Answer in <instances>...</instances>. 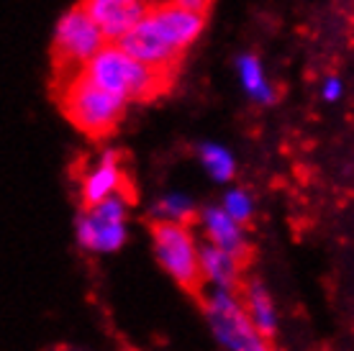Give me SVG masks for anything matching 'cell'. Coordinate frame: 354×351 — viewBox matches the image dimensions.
Listing matches in <instances>:
<instances>
[{"label":"cell","mask_w":354,"mask_h":351,"mask_svg":"<svg viewBox=\"0 0 354 351\" xmlns=\"http://www.w3.org/2000/svg\"><path fill=\"white\" fill-rule=\"evenodd\" d=\"M54 103L67 121L82 131L88 139H108L121 126L126 115L124 97L108 93L85 75V70L72 72L52 82Z\"/></svg>","instance_id":"1"},{"label":"cell","mask_w":354,"mask_h":351,"mask_svg":"<svg viewBox=\"0 0 354 351\" xmlns=\"http://www.w3.org/2000/svg\"><path fill=\"white\" fill-rule=\"evenodd\" d=\"M85 75L108 93L124 97L126 103H154L175 88L180 72L157 70L149 64L131 59L126 52H121L115 44H106L103 52H97L85 64Z\"/></svg>","instance_id":"2"},{"label":"cell","mask_w":354,"mask_h":351,"mask_svg":"<svg viewBox=\"0 0 354 351\" xmlns=\"http://www.w3.org/2000/svg\"><path fill=\"white\" fill-rule=\"evenodd\" d=\"M108 44V39L103 31L97 28V23L90 18L80 0L67 8L59 16L57 26H54V39H52V82L62 79L72 72L85 70L97 52H103V46Z\"/></svg>","instance_id":"3"},{"label":"cell","mask_w":354,"mask_h":351,"mask_svg":"<svg viewBox=\"0 0 354 351\" xmlns=\"http://www.w3.org/2000/svg\"><path fill=\"white\" fill-rule=\"evenodd\" d=\"M203 316L226 351H272V341L257 331L244 300L234 290L211 287L203 295Z\"/></svg>","instance_id":"4"},{"label":"cell","mask_w":354,"mask_h":351,"mask_svg":"<svg viewBox=\"0 0 354 351\" xmlns=\"http://www.w3.org/2000/svg\"><path fill=\"white\" fill-rule=\"evenodd\" d=\"M151 246L154 256L165 272L190 292L203 290V269H201V246L195 244V236L190 234L185 223L175 220H149Z\"/></svg>","instance_id":"5"},{"label":"cell","mask_w":354,"mask_h":351,"mask_svg":"<svg viewBox=\"0 0 354 351\" xmlns=\"http://www.w3.org/2000/svg\"><path fill=\"white\" fill-rule=\"evenodd\" d=\"M129 205H131V195L124 190L93 208H82L75 220L77 244L93 254H115L129 238V229H126Z\"/></svg>","instance_id":"6"},{"label":"cell","mask_w":354,"mask_h":351,"mask_svg":"<svg viewBox=\"0 0 354 351\" xmlns=\"http://www.w3.org/2000/svg\"><path fill=\"white\" fill-rule=\"evenodd\" d=\"M115 46L129 54L131 59L157 67V70L180 72L183 59H185V52H180L177 46L169 44L167 39L160 34V28L149 21V16L144 18L139 26H133L126 36H121L115 41Z\"/></svg>","instance_id":"7"},{"label":"cell","mask_w":354,"mask_h":351,"mask_svg":"<svg viewBox=\"0 0 354 351\" xmlns=\"http://www.w3.org/2000/svg\"><path fill=\"white\" fill-rule=\"evenodd\" d=\"M80 3L103 31L108 44H115L133 26H139L151 10L147 0H80Z\"/></svg>","instance_id":"8"},{"label":"cell","mask_w":354,"mask_h":351,"mask_svg":"<svg viewBox=\"0 0 354 351\" xmlns=\"http://www.w3.org/2000/svg\"><path fill=\"white\" fill-rule=\"evenodd\" d=\"M126 190V172L121 169V151L106 149L88 175L82 177L80 184V200L82 208H93L97 202L108 200L111 195L124 193Z\"/></svg>","instance_id":"9"},{"label":"cell","mask_w":354,"mask_h":351,"mask_svg":"<svg viewBox=\"0 0 354 351\" xmlns=\"http://www.w3.org/2000/svg\"><path fill=\"white\" fill-rule=\"evenodd\" d=\"M149 21L160 28V34L167 39L169 44L177 46L180 52H185L195 44V39L203 34L208 18L187 13V10L177 8L172 3H162V6H151Z\"/></svg>","instance_id":"10"},{"label":"cell","mask_w":354,"mask_h":351,"mask_svg":"<svg viewBox=\"0 0 354 351\" xmlns=\"http://www.w3.org/2000/svg\"><path fill=\"white\" fill-rule=\"evenodd\" d=\"M198 218H201V226H203V231H205L208 244L218 246V249H223V252H229V254H234V256H239V259L247 254L244 226L231 218L221 205H203Z\"/></svg>","instance_id":"11"},{"label":"cell","mask_w":354,"mask_h":351,"mask_svg":"<svg viewBox=\"0 0 354 351\" xmlns=\"http://www.w3.org/2000/svg\"><path fill=\"white\" fill-rule=\"evenodd\" d=\"M201 269H203V280L211 282L213 287L234 292L241 287V259L208 241L201 246Z\"/></svg>","instance_id":"12"},{"label":"cell","mask_w":354,"mask_h":351,"mask_svg":"<svg viewBox=\"0 0 354 351\" xmlns=\"http://www.w3.org/2000/svg\"><path fill=\"white\" fill-rule=\"evenodd\" d=\"M244 305H247L249 318H252V323L257 325L259 334L272 341L274 334H277V307H274V300L265 282L257 280V277L247 280V285H244Z\"/></svg>","instance_id":"13"},{"label":"cell","mask_w":354,"mask_h":351,"mask_svg":"<svg viewBox=\"0 0 354 351\" xmlns=\"http://www.w3.org/2000/svg\"><path fill=\"white\" fill-rule=\"evenodd\" d=\"M236 64H239V75H241V82H244V88H247V93L257 103H274L277 100V90L267 82L265 72H262V61H259V57L254 52H247L241 54L239 59H236Z\"/></svg>","instance_id":"14"},{"label":"cell","mask_w":354,"mask_h":351,"mask_svg":"<svg viewBox=\"0 0 354 351\" xmlns=\"http://www.w3.org/2000/svg\"><path fill=\"white\" fill-rule=\"evenodd\" d=\"M151 216L160 220H175V223H190L193 218L201 216V211L195 208V202L183 193H169L165 198L151 205Z\"/></svg>","instance_id":"15"},{"label":"cell","mask_w":354,"mask_h":351,"mask_svg":"<svg viewBox=\"0 0 354 351\" xmlns=\"http://www.w3.org/2000/svg\"><path fill=\"white\" fill-rule=\"evenodd\" d=\"M198 154H201V162L203 167L208 169V175L216 180V182H229L234 172H236V164H234V157L229 151L218 146V144H201L198 146Z\"/></svg>","instance_id":"16"},{"label":"cell","mask_w":354,"mask_h":351,"mask_svg":"<svg viewBox=\"0 0 354 351\" xmlns=\"http://www.w3.org/2000/svg\"><path fill=\"white\" fill-rule=\"evenodd\" d=\"M221 208L229 213L236 223H241V226L249 223L252 216H254V200H252V195H249L247 190H241V187H231L229 193L223 195Z\"/></svg>","instance_id":"17"},{"label":"cell","mask_w":354,"mask_h":351,"mask_svg":"<svg viewBox=\"0 0 354 351\" xmlns=\"http://www.w3.org/2000/svg\"><path fill=\"white\" fill-rule=\"evenodd\" d=\"M167 3L187 10V13H195V16L211 18V10H213V3H216V0H167Z\"/></svg>","instance_id":"18"},{"label":"cell","mask_w":354,"mask_h":351,"mask_svg":"<svg viewBox=\"0 0 354 351\" xmlns=\"http://www.w3.org/2000/svg\"><path fill=\"white\" fill-rule=\"evenodd\" d=\"M324 95H326L328 100H334V97L339 95V79L337 77H331L326 82V93H324Z\"/></svg>","instance_id":"19"},{"label":"cell","mask_w":354,"mask_h":351,"mask_svg":"<svg viewBox=\"0 0 354 351\" xmlns=\"http://www.w3.org/2000/svg\"><path fill=\"white\" fill-rule=\"evenodd\" d=\"M149 6H162V3H167V0H147Z\"/></svg>","instance_id":"20"}]
</instances>
